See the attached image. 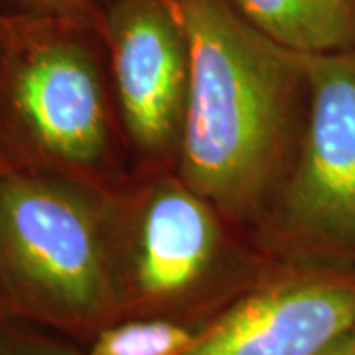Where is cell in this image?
Listing matches in <instances>:
<instances>
[{
    "label": "cell",
    "mask_w": 355,
    "mask_h": 355,
    "mask_svg": "<svg viewBox=\"0 0 355 355\" xmlns=\"http://www.w3.org/2000/svg\"><path fill=\"white\" fill-rule=\"evenodd\" d=\"M355 324V265L280 261L186 355H322Z\"/></svg>",
    "instance_id": "7"
},
{
    "label": "cell",
    "mask_w": 355,
    "mask_h": 355,
    "mask_svg": "<svg viewBox=\"0 0 355 355\" xmlns=\"http://www.w3.org/2000/svg\"><path fill=\"white\" fill-rule=\"evenodd\" d=\"M114 99L135 172L176 170L191 50L174 0H113L101 18Z\"/></svg>",
    "instance_id": "6"
},
{
    "label": "cell",
    "mask_w": 355,
    "mask_h": 355,
    "mask_svg": "<svg viewBox=\"0 0 355 355\" xmlns=\"http://www.w3.org/2000/svg\"><path fill=\"white\" fill-rule=\"evenodd\" d=\"M111 2L113 0H0V12L71 16L101 22Z\"/></svg>",
    "instance_id": "11"
},
{
    "label": "cell",
    "mask_w": 355,
    "mask_h": 355,
    "mask_svg": "<svg viewBox=\"0 0 355 355\" xmlns=\"http://www.w3.org/2000/svg\"><path fill=\"white\" fill-rule=\"evenodd\" d=\"M322 355H355V324L331 343Z\"/></svg>",
    "instance_id": "12"
},
{
    "label": "cell",
    "mask_w": 355,
    "mask_h": 355,
    "mask_svg": "<svg viewBox=\"0 0 355 355\" xmlns=\"http://www.w3.org/2000/svg\"><path fill=\"white\" fill-rule=\"evenodd\" d=\"M0 168L111 191L135 176L101 22L0 12Z\"/></svg>",
    "instance_id": "2"
},
{
    "label": "cell",
    "mask_w": 355,
    "mask_h": 355,
    "mask_svg": "<svg viewBox=\"0 0 355 355\" xmlns=\"http://www.w3.org/2000/svg\"><path fill=\"white\" fill-rule=\"evenodd\" d=\"M300 55L310 83L304 137L257 239L277 261L355 265V50Z\"/></svg>",
    "instance_id": "5"
},
{
    "label": "cell",
    "mask_w": 355,
    "mask_h": 355,
    "mask_svg": "<svg viewBox=\"0 0 355 355\" xmlns=\"http://www.w3.org/2000/svg\"><path fill=\"white\" fill-rule=\"evenodd\" d=\"M279 263L176 170L135 172L114 191L121 318H168L203 330Z\"/></svg>",
    "instance_id": "4"
},
{
    "label": "cell",
    "mask_w": 355,
    "mask_h": 355,
    "mask_svg": "<svg viewBox=\"0 0 355 355\" xmlns=\"http://www.w3.org/2000/svg\"><path fill=\"white\" fill-rule=\"evenodd\" d=\"M114 191L0 168V320L85 345L121 318Z\"/></svg>",
    "instance_id": "3"
},
{
    "label": "cell",
    "mask_w": 355,
    "mask_h": 355,
    "mask_svg": "<svg viewBox=\"0 0 355 355\" xmlns=\"http://www.w3.org/2000/svg\"><path fill=\"white\" fill-rule=\"evenodd\" d=\"M0 355H89L81 343L22 322L0 320Z\"/></svg>",
    "instance_id": "10"
},
{
    "label": "cell",
    "mask_w": 355,
    "mask_h": 355,
    "mask_svg": "<svg viewBox=\"0 0 355 355\" xmlns=\"http://www.w3.org/2000/svg\"><path fill=\"white\" fill-rule=\"evenodd\" d=\"M259 32L298 53L355 50V0H227Z\"/></svg>",
    "instance_id": "8"
},
{
    "label": "cell",
    "mask_w": 355,
    "mask_h": 355,
    "mask_svg": "<svg viewBox=\"0 0 355 355\" xmlns=\"http://www.w3.org/2000/svg\"><path fill=\"white\" fill-rule=\"evenodd\" d=\"M202 330L176 320L127 316L103 328L83 347L89 355H186Z\"/></svg>",
    "instance_id": "9"
},
{
    "label": "cell",
    "mask_w": 355,
    "mask_h": 355,
    "mask_svg": "<svg viewBox=\"0 0 355 355\" xmlns=\"http://www.w3.org/2000/svg\"><path fill=\"white\" fill-rule=\"evenodd\" d=\"M188 30L191 87L178 174L257 237L304 137L310 83L298 51L227 0H174Z\"/></svg>",
    "instance_id": "1"
}]
</instances>
